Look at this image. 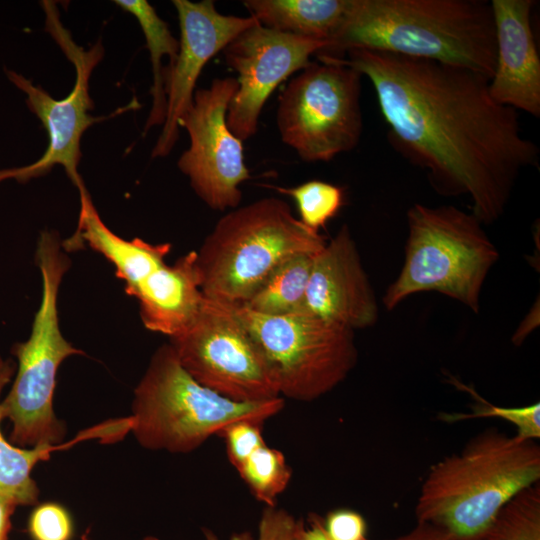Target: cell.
<instances>
[{
    "label": "cell",
    "instance_id": "obj_9",
    "mask_svg": "<svg viewBox=\"0 0 540 540\" xmlns=\"http://www.w3.org/2000/svg\"><path fill=\"white\" fill-rule=\"evenodd\" d=\"M276 373L280 396L313 401L338 386L354 368V331L308 313L268 316L233 305Z\"/></svg>",
    "mask_w": 540,
    "mask_h": 540
},
{
    "label": "cell",
    "instance_id": "obj_1",
    "mask_svg": "<svg viewBox=\"0 0 540 540\" xmlns=\"http://www.w3.org/2000/svg\"><path fill=\"white\" fill-rule=\"evenodd\" d=\"M345 55L328 59L370 80L392 148L424 170L438 194L466 196L482 224L497 221L521 172L538 167L539 148L523 135L518 111L492 98L490 79L383 51L357 48Z\"/></svg>",
    "mask_w": 540,
    "mask_h": 540
},
{
    "label": "cell",
    "instance_id": "obj_15",
    "mask_svg": "<svg viewBox=\"0 0 540 540\" xmlns=\"http://www.w3.org/2000/svg\"><path fill=\"white\" fill-rule=\"evenodd\" d=\"M302 313L353 331L378 320L376 297L346 224L314 257Z\"/></svg>",
    "mask_w": 540,
    "mask_h": 540
},
{
    "label": "cell",
    "instance_id": "obj_28",
    "mask_svg": "<svg viewBox=\"0 0 540 540\" xmlns=\"http://www.w3.org/2000/svg\"><path fill=\"white\" fill-rule=\"evenodd\" d=\"M263 423L252 419L237 420L224 427L218 434L225 441L228 459L234 467L266 444L262 434Z\"/></svg>",
    "mask_w": 540,
    "mask_h": 540
},
{
    "label": "cell",
    "instance_id": "obj_27",
    "mask_svg": "<svg viewBox=\"0 0 540 540\" xmlns=\"http://www.w3.org/2000/svg\"><path fill=\"white\" fill-rule=\"evenodd\" d=\"M28 532L33 540H71L73 523L63 506L49 502L33 510L28 520Z\"/></svg>",
    "mask_w": 540,
    "mask_h": 540
},
{
    "label": "cell",
    "instance_id": "obj_22",
    "mask_svg": "<svg viewBox=\"0 0 540 540\" xmlns=\"http://www.w3.org/2000/svg\"><path fill=\"white\" fill-rule=\"evenodd\" d=\"M8 382H0V424L1 394ZM53 447L36 446L23 448L6 440L0 428V498L18 505H31L38 501L39 489L31 477L33 467L47 460Z\"/></svg>",
    "mask_w": 540,
    "mask_h": 540
},
{
    "label": "cell",
    "instance_id": "obj_29",
    "mask_svg": "<svg viewBox=\"0 0 540 540\" xmlns=\"http://www.w3.org/2000/svg\"><path fill=\"white\" fill-rule=\"evenodd\" d=\"M303 519H296L288 511L276 506H265L255 540H300Z\"/></svg>",
    "mask_w": 540,
    "mask_h": 540
},
{
    "label": "cell",
    "instance_id": "obj_2",
    "mask_svg": "<svg viewBox=\"0 0 540 540\" xmlns=\"http://www.w3.org/2000/svg\"><path fill=\"white\" fill-rule=\"evenodd\" d=\"M369 49L464 67L491 79L496 35L483 0H355L338 35L318 57Z\"/></svg>",
    "mask_w": 540,
    "mask_h": 540
},
{
    "label": "cell",
    "instance_id": "obj_20",
    "mask_svg": "<svg viewBox=\"0 0 540 540\" xmlns=\"http://www.w3.org/2000/svg\"><path fill=\"white\" fill-rule=\"evenodd\" d=\"M114 3L133 15L144 34L152 64L153 84L150 89L153 102L144 127V134L153 126L163 125L166 116L167 98L164 71L173 65L179 41L172 35L168 24L156 13L154 7L145 0H116Z\"/></svg>",
    "mask_w": 540,
    "mask_h": 540
},
{
    "label": "cell",
    "instance_id": "obj_19",
    "mask_svg": "<svg viewBox=\"0 0 540 540\" xmlns=\"http://www.w3.org/2000/svg\"><path fill=\"white\" fill-rule=\"evenodd\" d=\"M354 1L246 0L243 4L265 28L324 41L328 46L345 25Z\"/></svg>",
    "mask_w": 540,
    "mask_h": 540
},
{
    "label": "cell",
    "instance_id": "obj_10",
    "mask_svg": "<svg viewBox=\"0 0 540 540\" xmlns=\"http://www.w3.org/2000/svg\"><path fill=\"white\" fill-rule=\"evenodd\" d=\"M198 383L236 402L280 396L276 373L233 305L204 297L193 323L169 343Z\"/></svg>",
    "mask_w": 540,
    "mask_h": 540
},
{
    "label": "cell",
    "instance_id": "obj_25",
    "mask_svg": "<svg viewBox=\"0 0 540 540\" xmlns=\"http://www.w3.org/2000/svg\"><path fill=\"white\" fill-rule=\"evenodd\" d=\"M269 187L292 197L301 223L316 232L337 215L344 202L343 188L320 180H310L295 187Z\"/></svg>",
    "mask_w": 540,
    "mask_h": 540
},
{
    "label": "cell",
    "instance_id": "obj_6",
    "mask_svg": "<svg viewBox=\"0 0 540 540\" xmlns=\"http://www.w3.org/2000/svg\"><path fill=\"white\" fill-rule=\"evenodd\" d=\"M405 259L382 297L393 310L407 297L435 291L480 311L484 281L499 253L471 212L452 205L413 204L407 211Z\"/></svg>",
    "mask_w": 540,
    "mask_h": 540
},
{
    "label": "cell",
    "instance_id": "obj_14",
    "mask_svg": "<svg viewBox=\"0 0 540 540\" xmlns=\"http://www.w3.org/2000/svg\"><path fill=\"white\" fill-rule=\"evenodd\" d=\"M172 3L179 19V51L173 65L164 71L166 116L152 158L166 157L173 149L179 137V120L193 101L196 82L207 62L237 35L258 23L250 15H223L212 0Z\"/></svg>",
    "mask_w": 540,
    "mask_h": 540
},
{
    "label": "cell",
    "instance_id": "obj_13",
    "mask_svg": "<svg viewBox=\"0 0 540 540\" xmlns=\"http://www.w3.org/2000/svg\"><path fill=\"white\" fill-rule=\"evenodd\" d=\"M327 46L324 41L265 28L259 23L237 35L223 50L227 65L238 77L226 122L241 141L257 132L264 104L276 87L310 64V56Z\"/></svg>",
    "mask_w": 540,
    "mask_h": 540
},
{
    "label": "cell",
    "instance_id": "obj_5",
    "mask_svg": "<svg viewBox=\"0 0 540 540\" xmlns=\"http://www.w3.org/2000/svg\"><path fill=\"white\" fill-rule=\"evenodd\" d=\"M55 231L41 232L35 253L42 277V297L29 338L13 345L17 372L3 400V418L12 424L10 442L18 447H54L66 426L55 415L53 396L60 364L83 354L62 335L57 309L59 287L70 261Z\"/></svg>",
    "mask_w": 540,
    "mask_h": 540
},
{
    "label": "cell",
    "instance_id": "obj_31",
    "mask_svg": "<svg viewBox=\"0 0 540 540\" xmlns=\"http://www.w3.org/2000/svg\"><path fill=\"white\" fill-rule=\"evenodd\" d=\"M388 540H457L446 531L433 525L416 522L415 526L406 533Z\"/></svg>",
    "mask_w": 540,
    "mask_h": 540
},
{
    "label": "cell",
    "instance_id": "obj_11",
    "mask_svg": "<svg viewBox=\"0 0 540 540\" xmlns=\"http://www.w3.org/2000/svg\"><path fill=\"white\" fill-rule=\"evenodd\" d=\"M46 14V30L53 36L76 70V79L71 92L63 99H54L41 86H35L22 74L5 69L9 81L25 95L28 109L41 121L48 135V146L44 154L34 163L0 169V184L14 180L18 183L46 175L56 165L64 167L72 183L79 189L85 188L78 173L81 159L80 142L84 132L92 125L109 116L118 115L137 108L136 100L119 108L109 116H93V101L89 94V79L101 61L104 49L100 41L88 50L78 46L69 31L61 24L59 13L51 1L42 2Z\"/></svg>",
    "mask_w": 540,
    "mask_h": 540
},
{
    "label": "cell",
    "instance_id": "obj_16",
    "mask_svg": "<svg viewBox=\"0 0 540 540\" xmlns=\"http://www.w3.org/2000/svg\"><path fill=\"white\" fill-rule=\"evenodd\" d=\"M496 59L489 80L501 105L540 116V58L531 26L534 0H492Z\"/></svg>",
    "mask_w": 540,
    "mask_h": 540
},
{
    "label": "cell",
    "instance_id": "obj_33",
    "mask_svg": "<svg viewBox=\"0 0 540 540\" xmlns=\"http://www.w3.org/2000/svg\"><path fill=\"white\" fill-rule=\"evenodd\" d=\"M17 506L9 500L0 498V540H7L11 529V517Z\"/></svg>",
    "mask_w": 540,
    "mask_h": 540
},
{
    "label": "cell",
    "instance_id": "obj_8",
    "mask_svg": "<svg viewBox=\"0 0 540 540\" xmlns=\"http://www.w3.org/2000/svg\"><path fill=\"white\" fill-rule=\"evenodd\" d=\"M318 59L283 89L276 113L282 142L306 162H329L353 150L363 129L362 75L337 61Z\"/></svg>",
    "mask_w": 540,
    "mask_h": 540
},
{
    "label": "cell",
    "instance_id": "obj_26",
    "mask_svg": "<svg viewBox=\"0 0 540 540\" xmlns=\"http://www.w3.org/2000/svg\"><path fill=\"white\" fill-rule=\"evenodd\" d=\"M475 399L469 413L439 414V419L446 423H455L463 420L497 418L513 424L516 429L515 436L520 440L535 441L540 438V403H533L521 407H501L491 404L480 397L474 389L460 384Z\"/></svg>",
    "mask_w": 540,
    "mask_h": 540
},
{
    "label": "cell",
    "instance_id": "obj_24",
    "mask_svg": "<svg viewBox=\"0 0 540 540\" xmlns=\"http://www.w3.org/2000/svg\"><path fill=\"white\" fill-rule=\"evenodd\" d=\"M477 540H540V485L513 497Z\"/></svg>",
    "mask_w": 540,
    "mask_h": 540
},
{
    "label": "cell",
    "instance_id": "obj_21",
    "mask_svg": "<svg viewBox=\"0 0 540 540\" xmlns=\"http://www.w3.org/2000/svg\"><path fill=\"white\" fill-rule=\"evenodd\" d=\"M316 254H298L282 262L243 306L255 313L268 316L302 313Z\"/></svg>",
    "mask_w": 540,
    "mask_h": 540
},
{
    "label": "cell",
    "instance_id": "obj_30",
    "mask_svg": "<svg viewBox=\"0 0 540 540\" xmlns=\"http://www.w3.org/2000/svg\"><path fill=\"white\" fill-rule=\"evenodd\" d=\"M323 524L329 540H370L366 520L355 510H332L323 518Z\"/></svg>",
    "mask_w": 540,
    "mask_h": 540
},
{
    "label": "cell",
    "instance_id": "obj_35",
    "mask_svg": "<svg viewBox=\"0 0 540 540\" xmlns=\"http://www.w3.org/2000/svg\"><path fill=\"white\" fill-rule=\"evenodd\" d=\"M203 532H204L203 540H223V539H220L211 530L205 529ZM224 540H254V539L250 532L243 531V532L235 533L231 535L228 539H224Z\"/></svg>",
    "mask_w": 540,
    "mask_h": 540
},
{
    "label": "cell",
    "instance_id": "obj_34",
    "mask_svg": "<svg viewBox=\"0 0 540 540\" xmlns=\"http://www.w3.org/2000/svg\"><path fill=\"white\" fill-rule=\"evenodd\" d=\"M16 365L14 361L7 359L4 360L0 356V382H10L12 376L15 373Z\"/></svg>",
    "mask_w": 540,
    "mask_h": 540
},
{
    "label": "cell",
    "instance_id": "obj_32",
    "mask_svg": "<svg viewBox=\"0 0 540 540\" xmlns=\"http://www.w3.org/2000/svg\"><path fill=\"white\" fill-rule=\"evenodd\" d=\"M300 540H329L323 524V517L310 513L300 533Z\"/></svg>",
    "mask_w": 540,
    "mask_h": 540
},
{
    "label": "cell",
    "instance_id": "obj_4",
    "mask_svg": "<svg viewBox=\"0 0 540 540\" xmlns=\"http://www.w3.org/2000/svg\"><path fill=\"white\" fill-rule=\"evenodd\" d=\"M325 238L294 217L287 202L266 197L224 214L197 252L205 298L243 305L288 258L318 253Z\"/></svg>",
    "mask_w": 540,
    "mask_h": 540
},
{
    "label": "cell",
    "instance_id": "obj_3",
    "mask_svg": "<svg viewBox=\"0 0 540 540\" xmlns=\"http://www.w3.org/2000/svg\"><path fill=\"white\" fill-rule=\"evenodd\" d=\"M539 480L535 441L486 429L430 468L416 501V522L457 540H477L506 503Z\"/></svg>",
    "mask_w": 540,
    "mask_h": 540
},
{
    "label": "cell",
    "instance_id": "obj_12",
    "mask_svg": "<svg viewBox=\"0 0 540 540\" xmlns=\"http://www.w3.org/2000/svg\"><path fill=\"white\" fill-rule=\"evenodd\" d=\"M237 89L236 78H215L208 88L195 90L191 105L179 120L190 144L181 154L178 168L188 177L196 195L218 211L239 207L240 185L251 178L242 141L226 122Z\"/></svg>",
    "mask_w": 540,
    "mask_h": 540
},
{
    "label": "cell",
    "instance_id": "obj_7",
    "mask_svg": "<svg viewBox=\"0 0 540 540\" xmlns=\"http://www.w3.org/2000/svg\"><path fill=\"white\" fill-rule=\"evenodd\" d=\"M283 407L282 397L243 403L215 393L193 379L165 344L155 351L134 390L128 423L142 447L188 453L234 421L264 422Z\"/></svg>",
    "mask_w": 540,
    "mask_h": 540
},
{
    "label": "cell",
    "instance_id": "obj_18",
    "mask_svg": "<svg viewBox=\"0 0 540 540\" xmlns=\"http://www.w3.org/2000/svg\"><path fill=\"white\" fill-rule=\"evenodd\" d=\"M79 193L77 228L70 238L62 241V246L66 252L89 246L103 255L114 266L116 276L125 282V292L130 295L141 280L165 264L171 245L119 237L103 223L87 190L83 188Z\"/></svg>",
    "mask_w": 540,
    "mask_h": 540
},
{
    "label": "cell",
    "instance_id": "obj_23",
    "mask_svg": "<svg viewBox=\"0 0 540 540\" xmlns=\"http://www.w3.org/2000/svg\"><path fill=\"white\" fill-rule=\"evenodd\" d=\"M235 469L253 496L265 506H276L277 497L285 491L292 477V469L284 454L266 444Z\"/></svg>",
    "mask_w": 540,
    "mask_h": 540
},
{
    "label": "cell",
    "instance_id": "obj_17",
    "mask_svg": "<svg viewBox=\"0 0 540 540\" xmlns=\"http://www.w3.org/2000/svg\"><path fill=\"white\" fill-rule=\"evenodd\" d=\"M196 259L192 250L172 266L165 263L133 289L130 296L139 302L145 328L173 338L196 319L204 301Z\"/></svg>",
    "mask_w": 540,
    "mask_h": 540
}]
</instances>
